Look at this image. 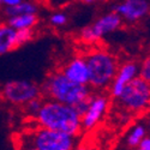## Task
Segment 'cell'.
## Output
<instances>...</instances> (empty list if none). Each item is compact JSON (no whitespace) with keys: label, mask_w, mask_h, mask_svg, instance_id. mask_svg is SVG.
I'll list each match as a JSON object with an SVG mask.
<instances>
[{"label":"cell","mask_w":150,"mask_h":150,"mask_svg":"<svg viewBox=\"0 0 150 150\" xmlns=\"http://www.w3.org/2000/svg\"><path fill=\"white\" fill-rule=\"evenodd\" d=\"M39 126L78 137L83 129L81 117L70 105L45 98L40 110L34 115Z\"/></svg>","instance_id":"6da1fadb"},{"label":"cell","mask_w":150,"mask_h":150,"mask_svg":"<svg viewBox=\"0 0 150 150\" xmlns=\"http://www.w3.org/2000/svg\"><path fill=\"white\" fill-rule=\"evenodd\" d=\"M40 89L41 95L45 98L55 100L70 106H73L79 100L89 96L93 93L90 85L72 82L60 70L49 74L40 86Z\"/></svg>","instance_id":"7a4b0ae2"},{"label":"cell","mask_w":150,"mask_h":150,"mask_svg":"<svg viewBox=\"0 0 150 150\" xmlns=\"http://www.w3.org/2000/svg\"><path fill=\"white\" fill-rule=\"evenodd\" d=\"M77 137L39 126L23 137L21 148L33 150H71L76 148Z\"/></svg>","instance_id":"3957f363"},{"label":"cell","mask_w":150,"mask_h":150,"mask_svg":"<svg viewBox=\"0 0 150 150\" xmlns=\"http://www.w3.org/2000/svg\"><path fill=\"white\" fill-rule=\"evenodd\" d=\"M89 67V85L94 89H103L110 85L118 71L117 59L106 51H94L85 57Z\"/></svg>","instance_id":"277c9868"},{"label":"cell","mask_w":150,"mask_h":150,"mask_svg":"<svg viewBox=\"0 0 150 150\" xmlns=\"http://www.w3.org/2000/svg\"><path fill=\"white\" fill-rule=\"evenodd\" d=\"M115 100L129 112H143L150 107V83L136 76L125 85L121 94Z\"/></svg>","instance_id":"5b68a950"},{"label":"cell","mask_w":150,"mask_h":150,"mask_svg":"<svg viewBox=\"0 0 150 150\" xmlns=\"http://www.w3.org/2000/svg\"><path fill=\"white\" fill-rule=\"evenodd\" d=\"M1 97L15 106H24L31 98L40 96V86L30 81H10L1 89Z\"/></svg>","instance_id":"8992f818"},{"label":"cell","mask_w":150,"mask_h":150,"mask_svg":"<svg viewBox=\"0 0 150 150\" xmlns=\"http://www.w3.org/2000/svg\"><path fill=\"white\" fill-rule=\"evenodd\" d=\"M122 18L115 11L100 17L91 25H88L81 30V40L86 43H94L100 40L103 35L113 33L120 28Z\"/></svg>","instance_id":"52a82bcc"},{"label":"cell","mask_w":150,"mask_h":150,"mask_svg":"<svg viewBox=\"0 0 150 150\" xmlns=\"http://www.w3.org/2000/svg\"><path fill=\"white\" fill-rule=\"evenodd\" d=\"M108 107V98L105 95H93L91 102L86 113L81 118L83 131H88L94 129L102 119Z\"/></svg>","instance_id":"ba28073f"},{"label":"cell","mask_w":150,"mask_h":150,"mask_svg":"<svg viewBox=\"0 0 150 150\" xmlns=\"http://www.w3.org/2000/svg\"><path fill=\"white\" fill-rule=\"evenodd\" d=\"M120 17L127 22H137L148 15L150 10L146 0H125L124 3L118 4L113 7Z\"/></svg>","instance_id":"9c48e42d"},{"label":"cell","mask_w":150,"mask_h":150,"mask_svg":"<svg viewBox=\"0 0 150 150\" xmlns=\"http://www.w3.org/2000/svg\"><path fill=\"white\" fill-rule=\"evenodd\" d=\"M138 72H139L138 64H137V62H133V61L125 62V64H122L120 67H118L115 77L109 85L110 86L109 88L110 96L113 98H117L121 94L122 89L125 88V85H126L131 79H133L137 74H138Z\"/></svg>","instance_id":"30bf717a"},{"label":"cell","mask_w":150,"mask_h":150,"mask_svg":"<svg viewBox=\"0 0 150 150\" xmlns=\"http://www.w3.org/2000/svg\"><path fill=\"white\" fill-rule=\"evenodd\" d=\"M60 71L72 82L89 85V77H90L89 67H88V64H86L85 58L74 57V58L70 59L66 64L61 67Z\"/></svg>","instance_id":"8fae6325"},{"label":"cell","mask_w":150,"mask_h":150,"mask_svg":"<svg viewBox=\"0 0 150 150\" xmlns=\"http://www.w3.org/2000/svg\"><path fill=\"white\" fill-rule=\"evenodd\" d=\"M17 30L12 28L7 23L0 24V55L7 54L17 49L16 43Z\"/></svg>","instance_id":"7c38bea8"},{"label":"cell","mask_w":150,"mask_h":150,"mask_svg":"<svg viewBox=\"0 0 150 150\" xmlns=\"http://www.w3.org/2000/svg\"><path fill=\"white\" fill-rule=\"evenodd\" d=\"M7 24L16 29H29V28H35L36 24L39 23V17L36 13H25V15H18L7 18Z\"/></svg>","instance_id":"4fadbf2b"},{"label":"cell","mask_w":150,"mask_h":150,"mask_svg":"<svg viewBox=\"0 0 150 150\" xmlns=\"http://www.w3.org/2000/svg\"><path fill=\"white\" fill-rule=\"evenodd\" d=\"M37 11H39V8H37L36 4H34L33 1H21L17 5L5 6L1 8L3 15L6 18L18 16V15H25V13H37Z\"/></svg>","instance_id":"5bb4252c"},{"label":"cell","mask_w":150,"mask_h":150,"mask_svg":"<svg viewBox=\"0 0 150 150\" xmlns=\"http://www.w3.org/2000/svg\"><path fill=\"white\" fill-rule=\"evenodd\" d=\"M145 136V129L143 126H136L127 136L126 144L129 148H137Z\"/></svg>","instance_id":"9a60e30c"},{"label":"cell","mask_w":150,"mask_h":150,"mask_svg":"<svg viewBox=\"0 0 150 150\" xmlns=\"http://www.w3.org/2000/svg\"><path fill=\"white\" fill-rule=\"evenodd\" d=\"M35 36V30L34 28H29V29H19L16 33V43H17V48L24 46L25 43H28L29 41H31Z\"/></svg>","instance_id":"2e32d148"},{"label":"cell","mask_w":150,"mask_h":150,"mask_svg":"<svg viewBox=\"0 0 150 150\" xmlns=\"http://www.w3.org/2000/svg\"><path fill=\"white\" fill-rule=\"evenodd\" d=\"M43 101H45V97L42 95H40V96H36V97L31 98L30 101H28L23 107H24V109H25L27 114H29L30 117H34L37 112L40 110Z\"/></svg>","instance_id":"e0dca14e"},{"label":"cell","mask_w":150,"mask_h":150,"mask_svg":"<svg viewBox=\"0 0 150 150\" xmlns=\"http://www.w3.org/2000/svg\"><path fill=\"white\" fill-rule=\"evenodd\" d=\"M93 95H94V94L91 93L89 96H86V97L79 100L77 103H74V105L72 106V107L74 108V110L77 112V114H78L81 118L86 113V110H88L89 105H90V102H91V98H93Z\"/></svg>","instance_id":"ac0fdd59"},{"label":"cell","mask_w":150,"mask_h":150,"mask_svg":"<svg viewBox=\"0 0 150 150\" xmlns=\"http://www.w3.org/2000/svg\"><path fill=\"white\" fill-rule=\"evenodd\" d=\"M67 21H69V17L65 13H62V12H55V13H53L49 17V23L55 28L64 27L67 23Z\"/></svg>","instance_id":"d6986e66"},{"label":"cell","mask_w":150,"mask_h":150,"mask_svg":"<svg viewBox=\"0 0 150 150\" xmlns=\"http://www.w3.org/2000/svg\"><path fill=\"white\" fill-rule=\"evenodd\" d=\"M138 73H139V77H142L143 79H145L150 83V57L144 59V61L142 62V65L139 67Z\"/></svg>","instance_id":"ffe728a7"},{"label":"cell","mask_w":150,"mask_h":150,"mask_svg":"<svg viewBox=\"0 0 150 150\" xmlns=\"http://www.w3.org/2000/svg\"><path fill=\"white\" fill-rule=\"evenodd\" d=\"M23 0H0V7H5V6H13L19 4Z\"/></svg>","instance_id":"44dd1931"},{"label":"cell","mask_w":150,"mask_h":150,"mask_svg":"<svg viewBox=\"0 0 150 150\" xmlns=\"http://www.w3.org/2000/svg\"><path fill=\"white\" fill-rule=\"evenodd\" d=\"M138 148L141 150H150V138H145L144 137V138L141 141Z\"/></svg>","instance_id":"7402d4cb"},{"label":"cell","mask_w":150,"mask_h":150,"mask_svg":"<svg viewBox=\"0 0 150 150\" xmlns=\"http://www.w3.org/2000/svg\"><path fill=\"white\" fill-rule=\"evenodd\" d=\"M78 1L83 3V4H86V5H89V4H94L96 0H78Z\"/></svg>","instance_id":"603a6c76"},{"label":"cell","mask_w":150,"mask_h":150,"mask_svg":"<svg viewBox=\"0 0 150 150\" xmlns=\"http://www.w3.org/2000/svg\"><path fill=\"white\" fill-rule=\"evenodd\" d=\"M149 125H150V122H149Z\"/></svg>","instance_id":"cb8c5ba5"}]
</instances>
